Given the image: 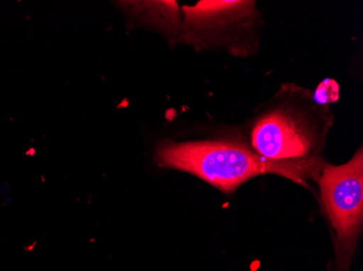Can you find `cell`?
Masks as SVG:
<instances>
[{
  "instance_id": "6da1fadb",
  "label": "cell",
  "mask_w": 363,
  "mask_h": 271,
  "mask_svg": "<svg viewBox=\"0 0 363 271\" xmlns=\"http://www.w3.org/2000/svg\"><path fill=\"white\" fill-rule=\"evenodd\" d=\"M158 158L163 166L191 173L225 192L259 175L279 174L303 185L318 172L315 161H270L228 142L164 144L159 149Z\"/></svg>"
},
{
  "instance_id": "7a4b0ae2",
  "label": "cell",
  "mask_w": 363,
  "mask_h": 271,
  "mask_svg": "<svg viewBox=\"0 0 363 271\" xmlns=\"http://www.w3.org/2000/svg\"><path fill=\"white\" fill-rule=\"evenodd\" d=\"M322 201L338 240L350 246L363 219L362 150L347 164L325 166L320 177Z\"/></svg>"
},
{
  "instance_id": "3957f363",
  "label": "cell",
  "mask_w": 363,
  "mask_h": 271,
  "mask_svg": "<svg viewBox=\"0 0 363 271\" xmlns=\"http://www.w3.org/2000/svg\"><path fill=\"white\" fill-rule=\"evenodd\" d=\"M252 139L257 154L270 161L303 160L311 148L303 126L281 112L262 118L255 126Z\"/></svg>"
},
{
  "instance_id": "277c9868",
  "label": "cell",
  "mask_w": 363,
  "mask_h": 271,
  "mask_svg": "<svg viewBox=\"0 0 363 271\" xmlns=\"http://www.w3.org/2000/svg\"><path fill=\"white\" fill-rule=\"evenodd\" d=\"M252 6V1H201L185 9L189 23L198 28H217L245 16Z\"/></svg>"
},
{
  "instance_id": "5b68a950",
  "label": "cell",
  "mask_w": 363,
  "mask_h": 271,
  "mask_svg": "<svg viewBox=\"0 0 363 271\" xmlns=\"http://www.w3.org/2000/svg\"><path fill=\"white\" fill-rule=\"evenodd\" d=\"M340 87L334 81H325L320 85L315 93V99L320 103H332L338 99Z\"/></svg>"
}]
</instances>
